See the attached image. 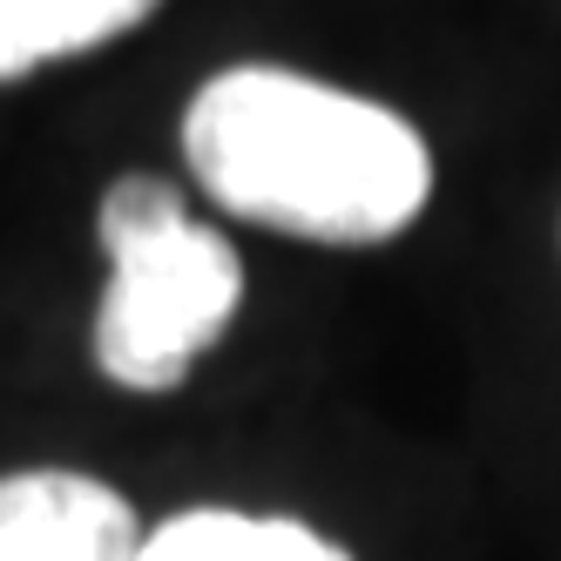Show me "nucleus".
<instances>
[{"label": "nucleus", "instance_id": "f257e3e1", "mask_svg": "<svg viewBox=\"0 0 561 561\" xmlns=\"http://www.w3.org/2000/svg\"><path fill=\"white\" fill-rule=\"evenodd\" d=\"M183 163L217 210L305 244H386L433 196V156L407 115L271 61L196 89Z\"/></svg>", "mask_w": 561, "mask_h": 561}, {"label": "nucleus", "instance_id": "f03ea898", "mask_svg": "<svg viewBox=\"0 0 561 561\" xmlns=\"http://www.w3.org/2000/svg\"><path fill=\"white\" fill-rule=\"evenodd\" d=\"M95 224L108 251L95 366L129 392H176L244 305V257L156 176L108 183Z\"/></svg>", "mask_w": 561, "mask_h": 561}, {"label": "nucleus", "instance_id": "7ed1b4c3", "mask_svg": "<svg viewBox=\"0 0 561 561\" xmlns=\"http://www.w3.org/2000/svg\"><path fill=\"white\" fill-rule=\"evenodd\" d=\"M136 507L95 473H0V561H136Z\"/></svg>", "mask_w": 561, "mask_h": 561}, {"label": "nucleus", "instance_id": "20e7f679", "mask_svg": "<svg viewBox=\"0 0 561 561\" xmlns=\"http://www.w3.org/2000/svg\"><path fill=\"white\" fill-rule=\"evenodd\" d=\"M136 561H352L305 520L285 514H237V507H190L142 535Z\"/></svg>", "mask_w": 561, "mask_h": 561}, {"label": "nucleus", "instance_id": "39448f33", "mask_svg": "<svg viewBox=\"0 0 561 561\" xmlns=\"http://www.w3.org/2000/svg\"><path fill=\"white\" fill-rule=\"evenodd\" d=\"M149 21V0H0V82L89 55Z\"/></svg>", "mask_w": 561, "mask_h": 561}]
</instances>
